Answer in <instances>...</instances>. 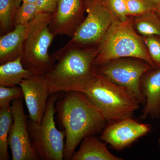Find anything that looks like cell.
<instances>
[{"mask_svg": "<svg viewBox=\"0 0 160 160\" xmlns=\"http://www.w3.org/2000/svg\"><path fill=\"white\" fill-rule=\"evenodd\" d=\"M98 46L83 47L69 41L53 55L54 66L43 78L50 94L69 91L83 92L97 75L94 61Z\"/></svg>", "mask_w": 160, "mask_h": 160, "instance_id": "6da1fadb", "label": "cell"}, {"mask_svg": "<svg viewBox=\"0 0 160 160\" xmlns=\"http://www.w3.org/2000/svg\"><path fill=\"white\" fill-rule=\"evenodd\" d=\"M55 109L66 133L65 160H71L82 140L102 131L107 124L98 109L81 92H66L57 101Z\"/></svg>", "mask_w": 160, "mask_h": 160, "instance_id": "7a4b0ae2", "label": "cell"}, {"mask_svg": "<svg viewBox=\"0 0 160 160\" xmlns=\"http://www.w3.org/2000/svg\"><path fill=\"white\" fill-rule=\"evenodd\" d=\"M98 52L94 61L97 67L112 60L133 58L142 60L157 69L142 37L134 29L133 19H116L98 45Z\"/></svg>", "mask_w": 160, "mask_h": 160, "instance_id": "3957f363", "label": "cell"}, {"mask_svg": "<svg viewBox=\"0 0 160 160\" xmlns=\"http://www.w3.org/2000/svg\"><path fill=\"white\" fill-rule=\"evenodd\" d=\"M82 92L98 109L107 124L132 118L141 105L127 89L98 73Z\"/></svg>", "mask_w": 160, "mask_h": 160, "instance_id": "277c9868", "label": "cell"}, {"mask_svg": "<svg viewBox=\"0 0 160 160\" xmlns=\"http://www.w3.org/2000/svg\"><path fill=\"white\" fill-rule=\"evenodd\" d=\"M60 93L50 95L41 123H36L30 119L27 121L32 145L39 160L64 159L66 133L65 131H60L57 128L54 122L56 102L61 96Z\"/></svg>", "mask_w": 160, "mask_h": 160, "instance_id": "5b68a950", "label": "cell"}, {"mask_svg": "<svg viewBox=\"0 0 160 160\" xmlns=\"http://www.w3.org/2000/svg\"><path fill=\"white\" fill-rule=\"evenodd\" d=\"M153 69L142 60L122 58L109 61L98 67L97 73L127 89L144 106L146 98L141 89L143 76Z\"/></svg>", "mask_w": 160, "mask_h": 160, "instance_id": "8992f818", "label": "cell"}, {"mask_svg": "<svg viewBox=\"0 0 160 160\" xmlns=\"http://www.w3.org/2000/svg\"><path fill=\"white\" fill-rule=\"evenodd\" d=\"M87 17L70 42L83 47L98 46L116 18L102 0L85 6Z\"/></svg>", "mask_w": 160, "mask_h": 160, "instance_id": "52a82bcc", "label": "cell"}, {"mask_svg": "<svg viewBox=\"0 0 160 160\" xmlns=\"http://www.w3.org/2000/svg\"><path fill=\"white\" fill-rule=\"evenodd\" d=\"M48 25L40 27L30 35L24 44L21 55L24 67L37 76L45 75L56 62L53 55L49 53V47L55 37Z\"/></svg>", "mask_w": 160, "mask_h": 160, "instance_id": "ba28073f", "label": "cell"}, {"mask_svg": "<svg viewBox=\"0 0 160 160\" xmlns=\"http://www.w3.org/2000/svg\"><path fill=\"white\" fill-rule=\"evenodd\" d=\"M10 109L13 122L9 132L8 144L12 160H39L30 141L27 128L28 117L24 111L22 99L12 101Z\"/></svg>", "mask_w": 160, "mask_h": 160, "instance_id": "9c48e42d", "label": "cell"}, {"mask_svg": "<svg viewBox=\"0 0 160 160\" xmlns=\"http://www.w3.org/2000/svg\"><path fill=\"white\" fill-rule=\"evenodd\" d=\"M51 15L39 13L26 24L15 26L11 31L0 38V64L10 62L21 57L26 40L40 27L49 24Z\"/></svg>", "mask_w": 160, "mask_h": 160, "instance_id": "30bf717a", "label": "cell"}, {"mask_svg": "<svg viewBox=\"0 0 160 160\" xmlns=\"http://www.w3.org/2000/svg\"><path fill=\"white\" fill-rule=\"evenodd\" d=\"M149 124L126 119L108 124L102 131L100 139L114 149L121 150L151 131Z\"/></svg>", "mask_w": 160, "mask_h": 160, "instance_id": "8fae6325", "label": "cell"}, {"mask_svg": "<svg viewBox=\"0 0 160 160\" xmlns=\"http://www.w3.org/2000/svg\"><path fill=\"white\" fill-rule=\"evenodd\" d=\"M82 0H58L48 25L55 37L66 35L72 38L82 22Z\"/></svg>", "mask_w": 160, "mask_h": 160, "instance_id": "7c38bea8", "label": "cell"}, {"mask_svg": "<svg viewBox=\"0 0 160 160\" xmlns=\"http://www.w3.org/2000/svg\"><path fill=\"white\" fill-rule=\"evenodd\" d=\"M19 86L22 89L29 119L41 123L46 111L47 100L51 95L43 77L23 80Z\"/></svg>", "mask_w": 160, "mask_h": 160, "instance_id": "4fadbf2b", "label": "cell"}, {"mask_svg": "<svg viewBox=\"0 0 160 160\" xmlns=\"http://www.w3.org/2000/svg\"><path fill=\"white\" fill-rule=\"evenodd\" d=\"M141 89L146 103L142 110L140 119L148 118L160 119V69H152L142 78Z\"/></svg>", "mask_w": 160, "mask_h": 160, "instance_id": "5bb4252c", "label": "cell"}, {"mask_svg": "<svg viewBox=\"0 0 160 160\" xmlns=\"http://www.w3.org/2000/svg\"><path fill=\"white\" fill-rule=\"evenodd\" d=\"M72 160H123L109 151L106 145L95 135L85 138L77 152H74Z\"/></svg>", "mask_w": 160, "mask_h": 160, "instance_id": "9a60e30c", "label": "cell"}, {"mask_svg": "<svg viewBox=\"0 0 160 160\" xmlns=\"http://www.w3.org/2000/svg\"><path fill=\"white\" fill-rule=\"evenodd\" d=\"M36 76L32 70L24 67L21 57L0 66V86L6 87L19 86L23 80Z\"/></svg>", "mask_w": 160, "mask_h": 160, "instance_id": "2e32d148", "label": "cell"}, {"mask_svg": "<svg viewBox=\"0 0 160 160\" xmlns=\"http://www.w3.org/2000/svg\"><path fill=\"white\" fill-rule=\"evenodd\" d=\"M22 2V0H0L1 36L14 28L15 18Z\"/></svg>", "mask_w": 160, "mask_h": 160, "instance_id": "e0dca14e", "label": "cell"}, {"mask_svg": "<svg viewBox=\"0 0 160 160\" xmlns=\"http://www.w3.org/2000/svg\"><path fill=\"white\" fill-rule=\"evenodd\" d=\"M133 23L137 31L143 36H160V18L154 11L136 17Z\"/></svg>", "mask_w": 160, "mask_h": 160, "instance_id": "ac0fdd59", "label": "cell"}, {"mask_svg": "<svg viewBox=\"0 0 160 160\" xmlns=\"http://www.w3.org/2000/svg\"><path fill=\"white\" fill-rule=\"evenodd\" d=\"M13 122L10 107L0 109V160L9 159L8 148L9 132Z\"/></svg>", "mask_w": 160, "mask_h": 160, "instance_id": "d6986e66", "label": "cell"}, {"mask_svg": "<svg viewBox=\"0 0 160 160\" xmlns=\"http://www.w3.org/2000/svg\"><path fill=\"white\" fill-rule=\"evenodd\" d=\"M128 16L137 17L154 11L156 5L149 0H126Z\"/></svg>", "mask_w": 160, "mask_h": 160, "instance_id": "ffe728a7", "label": "cell"}, {"mask_svg": "<svg viewBox=\"0 0 160 160\" xmlns=\"http://www.w3.org/2000/svg\"><path fill=\"white\" fill-rule=\"evenodd\" d=\"M36 3L22 2L18 9L15 18V26L27 24L33 19L38 14Z\"/></svg>", "mask_w": 160, "mask_h": 160, "instance_id": "44dd1931", "label": "cell"}, {"mask_svg": "<svg viewBox=\"0 0 160 160\" xmlns=\"http://www.w3.org/2000/svg\"><path fill=\"white\" fill-rule=\"evenodd\" d=\"M24 98L22 89L19 86L6 87L0 86V109L9 107L13 100Z\"/></svg>", "mask_w": 160, "mask_h": 160, "instance_id": "7402d4cb", "label": "cell"}, {"mask_svg": "<svg viewBox=\"0 0 160 160\" xmlns=\"http://www.w3.org/2000/svg\"><path fill=\"white\" fill-rule=\"evenodd\" d=\"M142 38L156 69H160V36L151 35Z\"/></svg>", "mask_w": 160, "mask_h": 160, "instance_id": "603a6c76", "label": "cell"}, {"mask_svg": "<svg viewBox=\"0 0 160 160\" xmlns=\"http://www.w3.org/2000/svg\"><path fill=\"white\" fill-rule=\"evenodd\" d=\"M102 1L117 19L124 21L129 18L126 0H102Z\"/></svg>", "mask_w": 160, "mask_h": 160, "instance_id": "cb8c5ba5", "label": "cell"}, {"mask_svg": "<svg viewBox=\"0 0 160 160\" xmlns=\"http://www.w3.org/2000/svg\"><path fill=\"white\" fill-rule=\"evenodd\" d=\"M58 0H37V13H43L52 14L56 8Z\"/></svg>", "mask_w": 160, "mask_h": 160, "instance_id": "d4e9b609", "label": "cell"}, {"mask_svg": "<svg viewBox=\"0 0 160 160\" xmlns=\"http://www.w3.org/2000/svg\"><path fill=\"white\" fill-rule=\"evenodd\" d=\"M154 12L160 18V5H157V6H156L155 8L154 9Z\"/></svg>", "mask_w": 160, "mask_h": 160, "instance_id": "484cf974", "label": "cell"}, {"mask_svg": "<svg viewBox=\"0 0 160 160\" xmlns=\"http://www.w3.org/2000/svg\"><path fill=\"white\" fill-rule=\"evenodd\" d=\"M97 1H98V0H85V6L89 5L90 3L93 2Z\"/></svg>", "mask_w": 160, "mask_h": 160, "instance_id": "4316f807", "label": "cell"}, {"mask_svg": "<svg viewBox=\"0 0 160 160\" xmlns=\"http://www.w3.org/2000/svg\"><path fill=\"white\" fill-rule=\"evenodd\" d=\"M22 2L24 3H36L37 0H22Z\"/></svg>", "mask_w": 160, "mask_h": 160, "instance_id": "83f0119b", "label": "cell"}, {"mask_svg": "<svg viewBox=\"0 0 160 160\" xmlns=\"http://www.w3.org/2000/svg\"><path fill=\"white\" fill-rule=\"evenodd\" d=\"M149 1H151L156 6L160 5V0H149Z\"/></svg>", "mask_w": 160, "mask_h": 160, "instance_id": "f1b7e54d", "label": "cell"}, {"mask_svg": "<svg viewBox=\"0 0 160 160\" xmlns=\"http://www.w3.org/2000/svg\"><path fill=\"white\" fill-rule=\"evenodd\" d=\"M158 145L159 148V149L160 150V137L158 139Z\"/></svg>", "mask_w": 160, "mask_h": 160, "instance_id": "f546056e", "label": "cell"}]
</instances>
